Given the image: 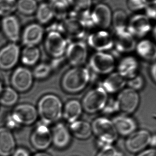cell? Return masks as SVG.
Wrapping results in <instances>:
<instances>
[{
    "label": "cell",
    "instance_id": "6da1fadb",
    "mask_svg": "<svg viewBox=\"0 0 156 156\" xmlns=\"http://www.w3.org/2000/svg\"><path fill=\"white\" fill-rule=\"evenodd\" d=\"M63 108L60 98L50 94L44 95L39 100L37 111L42 123L48 126L60 120L62 117Z\"/></svg>",
    "mask_w": 156,
    "mask_h": 156
},
{
    "label": "cell",
    "instance_id": "7a4b0ae2",
    "mask_svg": "<svg viewBox=\"0 0 156 156\" xmlns=\"http://www.w3.org/2000/svg\"><path fill=\"white\" fill-rule=\"evenodd\" d=\"M91 78L90 72L87 68L82 66L74 67L64 74L61 85L65 91L77 93L86 88Z\"/></svg>",
    "mask_w": 156,
    "mask_h": 156
},
{
    "label": "cell",
    "instance_id": "3957f363",
    "mask_svg": "<svg viewBox=\"0 0 156 156\" xmlns=\"http://www.w3.org/2000/svg\"><path fill=\"white\" fill-rule=\"evenodd\" d=\"M88 29L85 24L78 18L69 16L51 25L49 31H58L67 40L76 41L85 37Z\"/></svg>",
    "mask_w": 156,
    "mask_h": 156
},
{
    "label": "cell",
    "instance_id": "277c9868",
    "mask_svg": "<svg viewBox=\"0 0 156 156\" xmlns=\"http://www.w3.org/2000/svg\"><path fill=\"white\" fill-rule=\"evenodd\" d=\"M93 133L102 147L112 145L118 139V135L111 120L104 117L95 119L91 124Z\"/></svg>",
    "mask_w": 156,
    "mask_h": 156
},
{
    "label": "cell",
    "instance_id": "5b68a950",
    "mask_svg": "<svg viewBox=\"0 0 156 156\" xmlns=\"http://www.w3.org/2000/svg\"><path fill=\"white\" fill-rule=\"evenodd\" d=\"M109 96L101 86H98L88 92L82 99V109L89 114L102 111Z\"/></svg>",
    "mask_w": 156,
    "mask_h": 156
},
{
    "label": "cell",
    "instance_id": "8992f818",
    "mask_svg": "<svg viewBox=\"0 0 156 156\" xmlns=\"http://www.w3.org/2000/svg\"><path fill=\"white\" fill-rule=\"evenodd\" d=\"M68 44L67 38L57 31H49L45 41L47 53L55 59L60 58L65 55Z\"/></svg>",
    "mask_w": 156,
    "mask_h": 156
},
{
    "label": "cell",
    "instance_id": "52a82bcc",
    "mask_svg": "<svg viewBox=\"0 0 156 156\" xmlns=\"http://www.w3.org/2000/svg\"><path fill=\"white\" fill-rule=\"evenodd\" d=\"M118 111L128 115L135 112L140 103V96L136 91L129 88L123 89L116 98Z\"/></svg>",
    "mask_w": 156,
    "mask_h": 156
},
{
    "label": "cell",
    "instance_id": "ba28073f",
    "mask_svg": "<svg viewBox=\"0 0 156 156\" xmlns=\"http://www.w3.org/2000/svg\"><path fill=\"white\" fill-rule=\"evenodd\" d=\"M89 66L92 71L96 74L109 75L115 68V59L111 54L105 52H97L91 57Z\"/></svg>",
    "mask_w": 156,
    "mask_h": 156
},
{
    "label": "cell",
    "instance_id": "9c48e42d",
    "mask_svg": "<svg viewBox=\"0 0 156 156\" xmlns=\"http://www.w3.org/2000/svg\"><path fill=\"white\" fill-rule=\"evenodd\" d=\"M87 43L97 52H105L114 47L113 35L106 29H98L88 35Z\"/></svg>",
    "mask_w": 156,
    "mask_h": 156
},
{
    "label": "cell",
    "instance_id": "30bf717a",
    "mask_svg": "<svg viewBox=\"0 0 156 156\" xmlns=\"http://www.w3.org/2000/svg\"><path fill=\"white\" fill-rule=\"evenodd\" d=\"M112 14L111 8L106 4L101 2L93 5L90 14L93 27L107 30L111 26Z\"/></svg>",
    "mask_w": 156,
    "mask_h": 156
},
{
    "label": "cell",
    "instance_id": "8fae6325",
    "mask_svg": "<svg viewBox=\"0 0 156 156\" xmlns=\"http://www.w3.org/2000/svg\"><path fill=\"white\" fill-rule=\"evenodd\" d=\"M153 135L145 129L136 131L128 136L125 142L127 151L132 154H138L150 145Z\"/></svg>",
    "mask_w": 156,
    "mask_h": 156
},
{
    "label": "cell",
    "instance_id": "7c38bea8",
    "mask_svg": "<svg viewBox=\"0 0 156 156\" xmlns=\"http://www.w3.org/2000/svg\"><path fill=\"white\" fill-rule=\"evenodd\" d=\"M87 44L81 40L69 43L66 49V58L73 67L80 66L85 63L88 57Z\"/></svg>",
    "mask_w": 156,
    "mask_h": 156
},
{
    "label": "cell",
    "instance_id": "4fadbf2b",
    "mask_svg": "<svg viewBox=\"0 0 156 156\" xmlns=\"http://www.w3.org/2000/svg\"><path fill=\"white\" fill-rule=\"evenodd\" d=\"M151 20L144 14H135L129 17L126 30L134 37H144L152 30Z\"/></svg>",
    "mask_w": 156,
    "mask_h": 156
},
{
    "label": "cell",
    "instance_id": "5bb4252c",
    "mask_svg": "<svg viewBox=\"0 0 156 156\" xmlns=\"http://www.w3.org/2000/svg\"><path fill=\"white\" fill-rule=\"evenodd\" d=\"M37 109L30 104H21L16 105L11 115L18 125L33 124L38 117Z\"/></svg>",
    "mask_w": 156,
    "mask_h": 156
},
{
    "label": "cell",
    "instance_id": "9a60e30c",
    "mask_svg": "<svg viewBox=\"0 0 156 156\" xmlns=\"http://www.w3.org/2000/svg\"><path fill=\"white\" fill-rule=\"evenodd\" d=\"M33 73L26 68L20 67L14 71L11 77L13 88L16 91L24 92L32 87L33 83Z\"/></svg>",
    "mask_w": 156,
    "mask_h": 156
},
{
    "label": "cell",
    "instance_id": "2e32d148",
    "mask_svg": "<svg viewBox=\"0 0 156 156\" xmlns=\"http://www.w3.org/2000/svg\"><path fill=\"white\" fill-rule=\"evenodd\" d=\"M31 144L37 150H45L52 143V133L46 125L41 123L37 126L30 137Z\"/></svg>",
    "mask_w": 156,
    "mask_h": 156
},
{
    "label": "cell",
    "instance_id": "e0dca14e",
    "mask_svg": "<svg viewBox=\"0 0 156 156\" xmlns=\"http://www.w3.org/2000/svg\"><path fill=\"white\" fill-rule=\"evenodd\" d=\"M19 46L11 43L0 49V69L9 70L15 66L20 57Z\"/></svg>",
    "mask_w": 156,
    "mask_h": 156
},
{
    "label": "cell",
    "instance_id": "ac0fdd59",
    "mask_svg": "<svg viewBox=\"0 0 156 156\" xmlns=\"http://www.w3.org/2000/svg\"><path fill=\"white\" fill-rule=\"evenodd\" d=\"M114 47L120 53H128L135 49V38L127 30L114 33Z\"/></svg>",
    "mask_w": 156,
    "mask_h": 156
},
{
    "label": "cell",
    "instance_id": "d6986e66",
    "mask_svg": "<svg viewBox=\"0 0 156 156\" xmlns=\"http://www.w3.org/2000/svg\"><path fill=\"white\" fill-rule=\"evenodd\" d=\"M111 121L118 135L122 136H129L136 131V122L129 115L121 114L114 116Z\"/></svg>",
    "mask_w": 156,
    "mask_h": 156
},
{
    "label": "cell",
    "instance_id": "ffe728a7",
    "mask_svg": "<svg viewBox=\"0 0 156 156\" xmlns=\"http://www.w3.org/2000/svg\"><path fill=\"white\" fill-rule=\"evenodd\" d=\"M52 143L56 148L64 149L68 146L71 141V134L68 128L62 123H58L52 132Z\"/></svg>",
    "mask_w": 156,
    "mask_h": 156
},
{
    "label": "cell",
    "instance_id": "44dd1931",
    "mask_svg": "<svg viewBox=\"0 0 156 156\" xmlns=\"http://www.w3.org/2000/svg\"><path fill=\"white\" fill-rule=\"evenodd\" d=\"M2 27L5 35L10 41L15 43L19 40L20 24L15 16L10 15L4 17L2 22Z\"/></svg>",
    "mask_w": 156,
    "mask_h": 156
},
{
    "label": "cell",
    "instance_id": "7402d4cb",
    "mask_svg": "<svg viewBox=\"0 0 156 156\" xmlns=\"http://www.w3.org/2000/svg\"><path fill=\"white\" fill-rule=\"evenodd\" d=\"M44 31L43 27L37 23L28 25L26 27L22 35L23 44L26 46H35L38 44L43 37Z\"/></svg>",
    "mask_w": 156,
    "mask_h": 156
},
{
    "label": "cell",
    "instance_id": "603a6c76",
    "mask_svg": "<svg viewBox=\"0 0 156 156\" xmlns=\"http://www.w3.org/2000/svg\"><path fill=\"white\" fill-rule=\"evenodd\" d=\"M15 148V140L10 129L0 127V156L12 155Z\"/></svg>",
    "mask_w": 156,
    "mask_h": 156
},
{
    "label": "cell",
    "instance_id": "cb8c5ba5",
    "mask_svg": "<svg viewBox=\"0 0 156 156\" xmlns=\"http://www.w3.org/2000/svg\"><path fill=\"white\" fill-rule=\"evenodd\" d=\"M126 81V79L118 72H113L103 80L101 86L107 93L114 94L123 90Z\"/></svg>",
    "mask_w": 156,
    "mask_h": 156
},
{
    "label": "cell",
    "instance_id": "d4e9b609",
    "mask_svg": "<svg viewBox=\"0 0 156 156\" xmlns=\"http://www.w3.org/2000/svg\"><path fill=\"white\" fill-rule=\"evenodd\" d=\"M139 64L135 58L126 56L120 61L117 72L126 79H131L137 75Z\"/></svg>",
    "mask_w": 156,
    "mask_h": 156
},
{
    "label": "cell",
    "instance_id": "484cf974",
    "mask_svg": "<svg viewBox=\"0 0 156 156\" xmlns=\"http://www.w3.org/2000/svg\"><path fill=\"white\" fill-rule=\"evenodd\" d=\"M81 103L77 100H70L63 108L62 116L67 122L70 124L77 121L82 112Z\"/></svg>",
    "mask_w": 156,
    "mask_h": 156
},
{
    "label": "cell",
    "instance_id": "4316f807",
    "mask_svg": "<svg viewBox=\"0 0 156 156\" xmlns=\"http://www.w3.org/2000/svg\"><path fill=\"white\" fill-rule=\"evenodd\" d=\"M71 134L77 139L86 140L93 134L91 124L82 120H77L70 125Z\"/></svg>",
    "mask_w": 156,
    "mask_h": 156
},
{
    "label": "cell",
    "instance_id": "83f0119b",
    "mask_svg": "<svg viewBox=\"0 0 156 156\" xmlns=\"http://www.w3.org/2000/svg\"><path fill=\"white\" fill-rule=\"evenodd\" d=\"M136 53L143 59L148 61H154L156 58L155 44L149 39H144L136 44L135 48Z\"/></svg>",
    "mask_w": 156,
    "mask_h": 156
},
{
    "label": "cell",
    "instance_id": "f1b7e54d",
    "mask_svg": "<svg viewBox=\"0 0 156 156\" xmlns=\"http://www.w3.org/2000/svg\"><path fill=\"white\" fill-rule=\"evenodd\" d=\"M129 18L126 12L122 9H117L114 12L111 26L112 27L114 33L126 30Z\"/></svg>",
    "mask_w": 156,
    "mask_h": 156
},
{
    "label": "cell",
    "instance_id": "f546056e",
    "mask_svg": "<svg viewBox=\"0 0 156 156\" xmlns=\"http://www.w3.org/2000/svg\"><path fill=\"white\" fill-rule=\"evenodd\" d=\"M40 56L39 49L35 46H26L20 54L21 61L27 66H33L36 64Z\"/></svg>",
    "mask_w": 156,
    "mask_h": 156
},
{
    "label": "cell",
    "instance_id": "4dcf8cb0",
    "mask_svg": "<svg viewBox=\"0 0 156 156\" xmlns=\"http://www.w3.org/2000/svg\"><path fill=\"white\" fill-rule=\"evenodd\" d=\"M36 13L38 21L43 24L49 23L55 17L52 5L48 3L44 2L39 5Z\"/></svg>",
    "mask_w": 156,
    "mask_h": 156
},
{
    "label": "cell",
    "instance_id": "1f68e13d",
    "mask_svg": "<svg viewBox=\"0 0 156 156\" xmlns=\"http://www.w3.org/2000/svg\"><path fill=\"white\" fill-rule=\"evenodd\" d=\"M18 99L17 92L12 87L3 88L0 94V104L4 106H13L17 102Z\"/></svg>",
    "mask_w": 156,
    "mask_h": 156
},
{
    "label": "cell",
    "instance_id": "d6a6232c",
    "mask_svg": "<svg viewBox=\"0 0 156 156\" xmlns=\"http://www.w3.org/2000/svg\"><path fill=\"white\" fill-rule=\"evenodd\" d=\"M38 7L36 0H18L17 2V10L26 15H30L36 12Z\"/></svg>",
    "mask_w": 156,
    "mask_h": 156
},
{
    "label": "cell",
    "instance_id": "836d02e7",
    "mask_svg": "<svg viewBox=\"0 0 156 156\" xmlns=\"http://www.w3.org/2000/svg\"><path fill=\"white\" fill-rule=\"evenodd\" d=\"M54 12V17L58 22L69 17L71 9L67 2H60L51 4Z\"/></svg>",
    "mask_w": 156,
    "mask_h": 156
},
{
    "label": "cell",
    "instance_id": "e575fe53",
    "mask_svg": "<svg viewBox=\"0 0 156 156\" xmlns=\"http://www.w3.org/2000/svg\"><path fill=\"white\" fill-rule=\"evenodd\" d=\"M71 10L76 12L90 11L93 6V0H67Z\"/></svg>",
    "mask_w": 156,
    "mask_h": 156
},
{
    "label": "cell",
    "instance_id": "d590c367",
    "mask_svg": "<svg viewBox=\"0 0 156 156\" xmlns=\"http://www.w3.org/2000/svg\"><path fill=\"white\" fill-rule=\"evenodd\" d=\"M17 10L16 0H0V16L12 15Z\"/></svg>",
    "mask_w": 156,
    "mask_h": 156
},
{
    "label": "cell",
    "instance_id": "8d00e7d4",
    "mask_svg": "<svg viewBox=\"0 0 156 156\" xmlns=\"http://www.w3.org/2000/svg\"><path fill=\"white\" fill-rule=\"evenodd\" d=\"M52 67L50 65L42 63L38 65L33 71V75L37 79L42 80L47 77L51 73Z\"/></svg>",
    "mask_w": 156,
    "mask_h": 156
},
{
    "label": "cell",
    "instance_id": "74e56055",
    "mask_svg": "<svg viewBox=\"0 0 156 156\" xmlns=\"http://www.w3.org/2000/svg\"><path fill=\"white\" fill-rule=\"evenodd\" d=\"M148 2V0H127L126 6L131 12H138L144 10Z\"/></svg>",
    "mask_w": 156,
    "mask_h": 156
},
{
    "label": "cell",
    "instance_id": "f35d334b",
    "mask_svg": "<svg viewBox=\"0 0 156 156\" xmlns=\"http://www.w3.org/2000/svg\"><path fill=\"white\" fill-rule=\"evenodd\" d=\"M128 80L126 81V84L128 85V88L136 91L137 92V91L143 89L144 85V78L142 76L138 74Z\"/></svg>",
    "mask_w": 156,
    "mask_h": 156
},
{
    "label": "cell",
    "instance_id": "ab89813d",
    "mask_svg": "<svg viewBox=\"0 0 156 156\" xmlns=\"http://www.w3.org/2000/svg\"><path fill=\"white\" fill-rule=\"evenodd\" d=\"M121 154L112 145H107L102 147L96 156H121Z\"/></svg>",
    "mask_w": 156,
    "mask_h": 156
},
{
    "label": "cell",
    "instance_id": "60d3db41",
    "mask_svg": "<svg viewBox=\"0 0 156 156\" xmlns=\"http://www.w3.org/2000/svg\"><path fill=\"white\" fill-rule=\"evenodd\" d=\"M105 114H111L118 112L116 98L109 97L102 111Z\"/></svg>",
    "mask_w": 156,
    "mask_h": 156
},
{
    "label": "cell",
    "instance_id": "b9f144b4",
    "mask_svg": "<svg viewBox=\"0 0 156 156\" xmlns=\"http://www.w3.org/2000/svg\"><path fill=\"white\" fill-rule=\"evenodd\" d=\"M156 1L148 2L145 8V15L150 20H155L156 17Z\"/></svg>",
    "mask_w": 156,
    "mask_h": 156
},
{
    "label": "cell",
    "instance_id": "7bdbcfd3",
    "mask_svg": "<svg viewBox=\"0 0 156 156\" xmlns=\"http://www.w3.org/2000/svg\"><path fill=\"white\" fill-rule=\"evenodd\" d=\"M136 156H156V151L154 148L146 149L138 153Z\"/></svg>",
    "mask_w": 156,
    "mask_h": 156
},
{
    "label": "cell",
    "instance_id": "ee69618b",
    "mask_svg": "<svg viewBox=\"0 0 156 156\" xmlns=\"http://www.w3.org/2000/svg\"><path fill=\"white\" fill-rule=\"evenodd\" d=\"M13 156H30L26 149L19 148L16 150L13 154Z\"/></svg>",
    "mask_w": 156,
    "mask_h": 156
},
{
    "label": "cell",
    "instance_id": "f6af8a7d",
    "mask_svg": "<svg viewBox=\"0 0 156 156\" xmlns=\"http://www.w3.org/2000/svg\"><path fill=\"white\" fill-rule=\"evenodd\" d=\"M150 75L151 77L153 79L154 82H156V65L154 63L150 67Z\"/></svg>",
    "mask_w": 156,
    "mask_h": 156
},
{
    "label": "cell",
    "instance_id": "bcb514c9",
    "mask_svg": "<svg viewBox=\"0 0 156 156\" xmlns=\"http://www.w3.org/2000/svg\"><path fill=\"white\" fill-rule=\"evenodd\" d=\"M50 4L57 3L60 2H67V0H49Z\"/></svg>",
    "mask_w": 156,
    "mask_h": 156
},
{
    "label": "cell",
    "instance_id": "7dc6e473",
    "mask_svg": "<svg viewBox=\"0 0 156 156\" xmlns=\"http://www.w3.org/2000/svg\"><path fill=\"white\" fill-rule=\"evenodd\" d=\"M33 156H51L49 154L47 153H44V152H40V153H37L35 154Z\"/></svg>",
    "mask_w": 156,
    "mask_h": 156
},
{
    "label": "cell",
    "instance_id": "c3c4849f",
    "mask_svg": "<svg viewBox=\"0 0 156 156\" xmlns=\"http://www.w3.org/2000/svg\"><path fill=\"white\" fill-rule=\"evenodd\" d=\"M2 81H1V80H0V94H1V92H2Z\"/></svg>",
    "mask_w": 156,
    "mask_h": 156
},
{
    "label": "cell",
    "instance_id": "681fc988",
    "mask_svg": "<svg viewBox=\"0 0 156 156\" xmlns=\"http://www.w3.org/2000/svg\"><path fill=\"white\" fill-rule=\"evenodd\" d=\"M96 1H98V2H102V1H104V0H95Z\"/></svg>",
    "mask_w": 156,
    "mask_h": 156
},
{
    "label": "cell",
    "instance_id": "f907efd6",
    "mask_svg": "<svg viewBox=\"0 0 156 156\" xmlns=\"http://www.w3.org/2000/svg\"><path fill=\"white\" fill-rule=\"evenodd\" d=\"M0 26H1V23H0Z\"/></svg>",
    "mask_w": 156,
    "mask_h": 156
}]
</instances>
